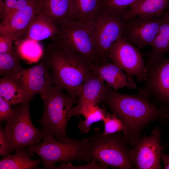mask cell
<instances>
[{
	"mask_svg": "<svg viewBox=\"0 0 169 169\" xmlns=\"http://www.w3.org/2000/svg\"><path fill=\"white\" fill-rule=\"evenodd\" d=\"M107 86L101 102L124 123L126 129L124 135L130 146L141 136L142 129L150 123L169 119V110L158 107L149 98L138 94H122Z\"/></svg>",
	"mask_w": 169,
	"mask_h": 169,
	"instance_id": "cell-1",
	"label": "cell"
},
{
	"mask_svg": "<svg viewBox=\"0 0 169 169\" xmlns=\"http://www.w3.org/2000/svg\"><path fill=\"white\" fill-rule=\"evenodd\" d=\"M44 56L49 64L55 85L76 99L83 84L93 72V63L52 43L48 47Z\"/></svg>",
	"mask_w": 169,
	"mask_h": 169,
	"instance_id": "cell-2",
	"label": "cell"
},
{
	"mask_svg": "<svg viewBox=\"0 0 169 169\" xmlns=\"http://www.w3.org/2000/svg\"><path fill=\"white\" fill-rule=\"evenodd\" d=\"M60 87L54 85L40 95L44 105L42 118L37 121L42 125L45 134L58 140L66 141L70 139L66 135L68 121L73 116L78 115L74 105L76 99L67 95Z\"/></svg>",
	"mask_w": 169,
	"mask_h": 169,
	"instance_id": "cell-3",
	"label": "cell"
},
{
	"mask_svg": "<svg viewBox=\"0 0 169 169\" xmlns=\"http://www.w3.org/2000/svg\"><path fill=\"white\" fill-rule=\"evenodd\" d=\"M87 140L90 160L95 161L107 167L135 169L130 156L128 140L123 133L119 132L105 135L95 128Z\"/></svg>",
	"mask_w": 169,
	"mask_h": 169,
	"instance_id": "cell-4",
	"label": "cell"
},
{
	"mask_svg": "<svg viewBox=\"0 0 169 169\" xmlns=\"http://www.w3.org/2000/svg\"><path fill=\"white\" fill-rule=\"evenodd\" d=\"M93 20L83 23L67 18L60 21L58 30L50 39L52 44L69 50L98 64L92 40Z\"/></svg>",
	"mask_w": 169,
	"mask_h": 169,
	"instance_id": "cell-5",
	"label": "cell"
},
{
	"mask_svg": "<svg viewBox=\"0 0 169 169\" xmlns=\"http://www.w3.org/2000/svg\"><path fill=\"white\" fill-rule=\"evenodd\" d=\"M43 139V142L27 148L40 157L44 166L42 169H53L55 164L59 162L90 161L88 156L87 138L80 140L71 138L62 141L45 134Z\"/></svg>",
	"mask_w": 169,
	"mask_h": 169,
	"instance_id": "cell-6",
	"label": "cell"
},
{
	"mask_svg": "<svg viewBox=\"0 0 169 169\" xmlns=\"http://www.w3.org/2000/svg\"><path fill=\"white\" fill-rule=\"evenodd\" d=\"M124 11L100 9L93 19L92 40L98 64L110 60V51L121 35L126 20Z\"/></svg>",
	"mask_w": 169,
	"mask_h": 169,
	"instance_id": "cell-7",
	"label": "cell"
},
{
	"mask_svg": "<svg viewBox=\"0 0 169 169\" xmlns=\"http://www.w3.org/2000/svg\"><path fill=\"white\" fill-rule=\"evenodd\" d=\"M28 100L13 108L12 116L7 120L4 130L9 145V152L22 147L40 142L45 134L42 129L33 124L30 119Z\"/></svg>",
	"mask_w": 169,
	"mask_h": 169,
	"instance_id": "cell-8",
	"label": "cell"
},
{
	"mask_svg": "<svg viewBox=\"0 0 169 169\" xmlns=\"http://www.w3.org/2000/svg\"><path fill=\"white\" fill-rule=\"evenodd\" d=\"M144 83L138 94L152 100L158 107L169 110V59L149 58L146 64Z\"/></svg>",
	"mask_w": 169,
	"mask_h": 169,
	"instance_id": "cell-9",
	"label": "cell"
},
{
	"mask_svg": "<svg viewBox=\"0 0 169 169\" xmlns=\"http://www.w3.org/2000/svg\"><path fill=\"white\" fill-rule=\"evenodd\" d=\"M161 133L156 127L149 136L141 135L129 150L131 161L137 169H160L164 149L160 140Z\"/></svg>",
	"mask_w": 169,
	"mask_h": 169,
	"instance_id": "cell-10",
	"label": "cell"
},
{
	"mask_svg": "<svg viewBox=\"0 0 169 169\" xmlns=\"http://www.w3.org/2000/svg\"><path fill=\"white\" fill-rule=\"evenodd\" d=\"M112 62L124 70L126 75L135 76L139 82L144 81L146 64L141 54L121 35L112 45L109 53Z\"/></svg>",
	"mask_w": 169,
	"mask_h": 169,
	"instance_id": "cell-11",
	"label": "cell"
},
{
	"mask_svg": "<svg viewBox=\"0 0 169 169\" xmlns=\"http://www.w3.org/2000/svg\"><path fill=\"white\" fill-rule=\"evenodd\" d=\"M163 16L126 19L121 35L139 49L148 45L151 46L158 33Z\"/></svg>",
	"mask_w": 169,
	"mask_h": 169,
	"instance_id": "cell-12",
	"label": "cell"
},
{
	"mask_svg": "<svg viewBox=\"0 0 169 169\" xmlns=\"http://www.w3.org/2000/svg\"><path fill=\"white\" fill-rule=\"evenodd\" d=\"M49 64L44 56L38 64L24 69L15 78L23 91L27 99L31 100L37 94L45 93L55 85L54 79L49 72Z\"/></svg>",
	"mask_w": 169,
	"mask_h": 169,
	"instance_id": "cell-13",
	"label": "cell"
},
{
	"mask_svg": "<svg viewBox=\"0 0 169 169\" xmlns=\"http://www.w3.org/2000/svg\"><path fill=\"white\" fill-rule=\"evenodd\" d=\"M35 14V0H32L24 8L16 11L4 17L0 25V31L11 35L16 41L23 40Z\"/></svg>",
	"mask_w": 169,
	"mask_h": 169,
	"instance_id": "cell-14",
	"label": "cell"
},
{
	"mask_svg": "<svg viewBox=\"0 0 169 169\" xmlns=\"http://www.w3.org/2000/svg\"><path fill=\"white\" fill-rule=\"evenodd\" d=\"M107 89V85L105 84L104 81L93 71L82 86L78 97L77 105L74 107L75 113L83 106L96 105L101 102Z\"/></svg>",
	"mask_w": 169,
	"mask_h": 169,
	"instance_id": "cell-15",
	"label": "cell"
},
{
	"mask_svg": "<svg viewBox=\"0 0 169 169\" xmlns=\"http://www.w3.org/2000/svg\"><path fill=\"white\" fill-rule=\"evenodd\" d=\"M92 69L106 82L108 86L114 90L124 87L129 89L136 88V84L131 77L125 75L121 68L113 62L93 64Z\"/></svg>",
	"mask_w": 169,
	"mask_h": 169,
	"instance_id": "cell-16",
	"label": "cell"
},
{
	"mask_svg": "<svg viewBox=\"0 0 169 169\" xmlns=\"http://www.w3.org/2000/svg\"><path fill=\"white\" fill-rule=\"evenodd\" d=\"M58 29L57 25L49 16L36 14L32 20L26 36L23 40H32L37 42L48 38H50L57 33Z\"/></svg>",
	"mask_w": 169,
	"mask_h": 169,
	"instance_id": "cell-17",
	"label": "cell"
},
{
	"mask_svg": "<svg viewBox=\"0 0 169 169\" xmlns=\"http://www.w3.org/2000/svg\"><path fill=\"white\" fill-rule=\"evenodd\" d=\"M35 0L36 14L49 16L57 26L60 21L71 18V0Z\"/></svg>",
	"mask_w": 169,
	"mask_h": 169,
	"instance_id": "cell-18",
	"label": "cell"
},
{
	"mask_svg": "<svg viewBox=\"0 0 169 169\" xmlns=\"http://www.w3.org/2000/svg\"><path fill=\"white\" fill-rule=\"evenodd\" d=\"M15 153L7 155L0 161V169H36L41 163L40 159L33 160L34 153L30 151L25 147L18 148Z\"/></svg>",
	"mask_w": 169,
	"mask_h": 169,
	"instance_id": "cell-19",
	"label": "cell"
},
{
	"mask_svg": "<svg viewBox=\"0 0 169 169\" xmlns=\"http://www.w3.org/2000/svg\"><path fill=\"white\" fill-rule=\"evenodd\" d=\"M169 3V0H140L125 11L123 15L126 19L138 16H162Z\"/></svg>",
	"mask_w": 169,
	"mask_h": 169,
	"instance_id": "cell-20",
	"label": "cell"
},
{
	"mask_svg": "<svg viewBox=\"0 0 169 169\" xmlns=\"http://www.w3.org/2000/svg\"><path fill=\"white\" fill-rule=\"evenodd\" d=\"M103 0H71V18L82 22L92 21L100 10Z\"/></svg>",
	"mask_w": 169,
	"mask_h": 169,
	"instance_id": "cell-21",
	"label": "cell"
},
{
	"mask_svg": "<svg viewBox=\"0 0 169 169\" xmlns=\"http://www.w3.org/2000/svg\"><path fill=\"white\" fill-rule=\"evenodd\" d=\"M0 97L11 106L21 105L30 100L27 99L18 81L7 77L0 79Z\"/></svg>",
	"mask_w": 169,
	"mask_h": 169,
	"instance_id": "cell-22",
	"label": "cell"
},
{
	"mask_svg": "<svg viewBox=\"0 0 169 169\" xmlns=\"http://www.w3.org/2000/svg\"><path fill=\"white\" fill-rule=\"evenodd\" d=\"M151 47L150 52L146 55L149 59H159L169 53V15L163 14L158 33Z\"/></svg>",
	"mask_w": 169,
	"mask_h": 169,
	"instance_id": "cell-23",
	"label": "cell"
},
{
	"mask_svg": "<svg viewBox=\"0 0 169 169\" xmlns=\"http://www.w3.org/2000/svg\"><path fill=\"white\" fill-rule=\"evenodd\" d=\"M76 113L78 115H82L85 118L84 120L80 121L77 124L78 128L82 134L88 133L92 124L103 120L107 114L105 108H101L97 105L83 106Z\"/></svg>",
	"mask_w": 169,
	"mask_h": 169,
	"instance_id": "cell-24",
	"label": "cell"
},
{
	"mask_svg": "<svg viewBox=\"0 0 169 169\" xmlns=\"http://www.w3.org/2000/svg\"><path fill=\"white\" fill-rule=\"evenodd\" d=\"M23 69L17 53L13 49L8 52L0 53V76L15 78Z\"/></svg>",
	"mask_w": 169,
	"mask_h": 169,
	"instance_id": "cell-25",
	"label": "cell"
},
{
	"mask_svg": "<svg viewBox=\"0 0 169 169\" xmlns=\"http://www.w3.org/2000/svg\"><path fill=\"white\" fill-rule=\"evenodd\" d=\"M17 48V53L28 63L37 61L42 54L41 46L37 41L32 40H24L21 41Z\"/></svg>",
	"mask_w": 169,
	"mask_h": 169,
	"instance_id": "cell-26",
	"label": "cell"
},
{
	"mask_svg": "<svg viewBox=\"0 0 169 169\" xmlns=\"http://www.w3.org/2000/svg\"><path fill=\"white\" fill-rule=\"evenodd\" d=\"M104 129L102 133L108 135L122 131L124 134L125 133L126 129L122 120L114 115L107 113L103 120Z\"/></svg>",
	"mask_w": 169,
	"mask_h": 169,
	"instance_id": "cell-27",
	"label": "cell"
},
{
	"mask_svg": "<svg viewBox=\"0 0 169 169\" xmlns=\"http://www.w3.org/2000/svg\"><path fill=\"white\" fill-rule=\"evenodd\" d=\"M140 0H103L100 9L121 12L131 7Z\"/></svg>",
	"mask_w": 169,
	"mask_h": 169,
	"instance_id": "cell-28",
	"label": "cell"
},
{
	"mask_svg": "<svg viewBox=\"0 0 169 169\" xmlns=\"http://www.w3.org/2000/svg\"><path fill=\"white\" fill-rule=\"evenodd\" d=\"M32 0H3L2 9L0 12L2 20L11 13L25 8Z\"/></svg>",
	"mask_w": 169,
	"mask_h": 169,
	"instance_id": "cell-29",
	"label": "cell"
},
{
	"mask_svg": "<svg viewBox=\"0 0 169 169\" xmlns=\"http://www.w3.org/2000/svg\"><path fill=\"white\" fill-rule=\"evenodd\" d=\"M97 161L94 160H91L90 163L82 166H74L70 162L66 164L63 162L59 166H55L54 169H107V167L104 166Z\"/></svg>",
	"mask_w": 169,
	"mask_h": 169,
	"instance_id": "cell-30",
	"label": "cell"
},
{
	"mask_svg": "<svg viewBox=\"0 0 169 169\" xmlns=\"http://www.w3.org/2000/svg\"><path fill=\"white\" fill-rule=\"evenodd\" d=\"M16 41V39L6 33L0 31V53L11 52L13 43Z\"/></svg>",
	"mask_w": 169,
	"mask_h": 169,
	"instance_id": "cell-31",
	"label": "cell"
},
{
	"mask_svg": "<svg viewBox=\"0 0 169 169\" xmlns=\"http://www.w3.org/2000/svg\"><path fill=\"white\" fill-rule=\"evenodd\" d=\"M6 100L0 97V120L3 121L7 120L12 116L13 108Z\"/></svg>",
	"mask_w": 169,
	"mask_h": 169,
	"instance_id": "cell-32",
	"label": "cell"
},
{
	"mask_svg": "<svg viewBox=\"0 0 169 169\" xmlns=\"http://www.w3.org/2000/svg\"><path fill=\"white\" fill-rule=\"evenodd\" d=\"M9 145L7 140L4 130L0 128V155L4 156L9 154Z\"/></svg>",
	"mask_w": 169,
	"mask_h": 169,
	"instance_id": "cell-33",
	"label": "cell"
},
{
	"mask_svg": "<svg viewBox=\"0 0 169 169\" xmlns=\"http://www.w3.org/2000/svg\"><path fill=\"white\" fill-rule=\"evenodd\" d=\"M161 159L163 163L164 169H169V151L168 155L162 153L161 156Z\"/></svg>",
	"mask_w": 169,
	"mask_h": 169,
	"instance_id": "cell-34",
	"label": "cell"
},
{
	"mask_svg": "<svg viewBox=\"0 0 169 169\" xmlns=\"http://www.w3.org/2000/svg\"><path fill=\"white\" fill-rule=\"evenodd\" d=\"M164 14L169 15V7L167 8L166 11H165Z\"/></svg>",
	"mask_w": 169,
	"mask_h": 169,
	"instance_id": "cell-35",
	"label": "cell"
},
{
	"mask_svg": "<svg viewBox=\"0 0 169 169\" xmlns=\"http://www.w3.org/2000/svg\"><path fill=\"white\" fill-rule=\"evenodd\" d=\"M167 120L168 121H169V119H168V120Z\"/></svg>",
	"mask_w": 169,
	"mask_h": 169,
	"instance_id": "cell-36",
	"label": "cell"
}]
</instances>
